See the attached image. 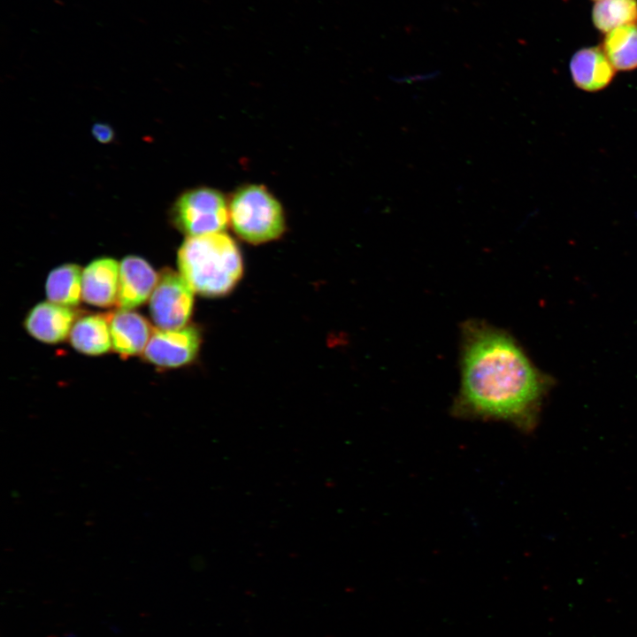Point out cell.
<instances>
[{
    "label": "cell",
    "mask_w": 637,
    "mask_h": 637,
    "mask_svg": "<svg viewBox=\"0 0 637 637\" xmlns=\"http://www.w3.org/2000/svg\"><path fill=\"white\" fill-rule=\"evenodd\" d=\"M460 330V385L452 415L503 421L522 432L533 431L551 379L505 330L473 318L464 321Z\"/></svg>",
    "instance_id": "obj_1"
},
{
    "label": "cell",
    "mask_w": 637,
    "mask_h": 637,
    "mask_svg": "<svg viewBox=\"0 0 637 637\" xmlns=\"http://www.w3.org/2000/svg\"><path fill=\"white\" fill-rule=\"evenodd\" d=\"M177 259L180 274L194 292L205 296L227 294L242 272L238 246L224 232L188 236Z\"/></svg>",
    "instance_id": "obj_2"
},
{
    "label": "cell",
    "mask_w": 637,
    "mask_h": 637,
    "mask_svg": "<svg viewBox=\"0 0 637 637\" xmlns=\"http://www.w3.org/2000/svg\"><path fill=\"white\" fill-rule=\"evenodd\" d=\"M229 223L242 240L258 244L278 239L285 230L280 203L257 184L239 188L228 201Z\"/></svg>",
    "instance_id": "obj_3"
},
{
    "label": "cell",
    "mask_w": 637,
    "mask_h": 637,
    "mask_svg": "<svg viewBox=\"0 0 637 637\" xmlns=\"http://www.w3.org/2000/svg\"><path fill=\"white\" fill-rule=\"evenodd\" d=\"M171 218L176 227L188 236L224 232L229 222L228 201L217 189L192 188L177 198Z\"/></svg>",
    "instance_id": "obj_4"
},
{
    "label": "cell",
    "mask_w": 637,
    "mask_h": 637,
    "mask_svg": "<svg viewBox=\"0 0 637 637\" xmlns=\"http://www.w3.org/2000/svg\"><path fill=\"white\" fill-rule=\"evenodd\" d=\"M150 312L157 328L184 327L192 313L194 290L181 274L164 270L150 297Z\"/></svg>",
    "instance_id": "obj_5"
},
{
    "label": "cell",
    "mask_w": 637,
    "mask_h": 637,
    "mask_svg": "<svg viewBox=\"0 0 637 637\" xmlns=\"http://www.w3.org/2000/svg\"><path fill=\"white\" fill-rule=\"evenodd\" d=\"M200 342V333L195 326L173 330L157 327L152 331L143 356L149 362L160 367H180L196 357Z\"/></svg>",
    "instance_id": "obj_6"
},
{
    "label": "cell",
    "mask_w": 637,
    "mask_h": 637,
    "mask_svg": "<svg viewBox=\"0 0 637 637\" xmlns=\"http://www.w3.org/2000/svg\"><path fill=\"white\" fill-rule=\"evenodd\" d=\"M158 280L151 265L138 256H127L119 265L117 305L132 310L150 297Z\"/></svg>",
    "instance_id": "obj_7"
},
{
    "label": "cell",
    "mask_w": 637,
    "mask_h": 637,
    "mask_svg": "<svg viewBox=\"0 0 637 637\" xmlns=\"http://www.w3.org/2000/svg\"><path fill=\"white\" fill-rule=\"evenodd\" d=\"M76 314L70 307L50 301L36 304L25 319L28 334L46 343L65 341L75 322Z\"/></svg>",
    "instance_id": "obj_8"
},
{
    "label": "cell",
    "mask_w": 637,
    "mask_h": 637,
    "mask_svg": "<svg viewBox=\"0 0 637 637\" xmlns=\"http://www.w3.org/2000/svg\"><path fill=\"white\" fill-rule=\"evenodd\" d=\"M569 67L574 85L587 92L600 91L608 87L616 71L599 46L577 50L571 58Z\"/></svg>",
    "instance_id": "obj_9"
},
{
    "label": "cell",
    "mask_w": 637,
    "mask_h": 637,
    "mask_svg": "<svg viewBox=\"0 0 637 637\" xmlns=\"http://www.w3.org/2000/svg\"><path fill=\"white\" fill-rule=\"evenodd\" d=\"M119 266L111 257L97 258L82 272V299L88 304L109 307L117 303Z\"/></svg>",
    "instance_id": "obj_10"
},
{
    "label": "cell",
    "mask_w": 637,
    "mask_h": 637,
    "mask_svg": "<svg viewBox=\"0 0 637 637\" xmlns=\"http://www.w3.org/2000/svg\"><path fill=\"white\" fill-rule=\"evenodd\" d=\"M108 316L111 343L117 353L127 357L144 351L153 331L144 317L125 309Z\"/></svg>",
    "instance_id": "obj_11"
},
{
    "label": "cell",
    "mask_w": 637,
    "mask_h": 637,
    "mask_svg": "<svg viewBox=\"0 0 637 637\" xmlns=\"http://www.w3.org/2000/svg\"><path fill=\"white\" fill-rule=\"evenodd\" d=\"M70 343L81 353L91 356L108 352L112 345L109 316L93 314L77 319L70 332Z\"/></svg>",
    "instance_id": "obj_12"
},
{
    "label": "cell",
    "mask_w": 637,
    "mask_h": 637,
    "mask_svg": "<svg viewBox=\"0 0 637 637\" xmlns=\"http://www.w3.org/2000/svg\"><path fill=\"white\" fill-rule=\"evenodd\" d=\"M50 302L63 306H76L82 299V272L74 264H65L53 269L45 284Z\"/></svg>",
    "instance_id": "obj_13"
},
{
    "label": "cell",
    "mask_w": 637,
    "mask_h": 637,
    "mask_svg": "<svg viewBox=\"0 0 637 637\" xmlns=\"http://www.w3.org/2000/svg\"><path fill=\"white\" fill-rule=\"evenodd\" d=\"M601 47L615 70L637 68L636 25L622 26L608 32Z\"/></svg>",
    "instance_id": "obj_14"
},
{
    "label": "cell",
    "mask_w": 637,
    "mask_h": 637,
    "mask_svg": "<svg viewBox=\"0 0 637 637\" xmlns=\"http://www.w3.org/2000/svg\"><path fill=\"white\" fill-rule=\"evenodd\" d=\"M591 16L595 27L605 34L622 26H637V0L597 1Z\"/></svg>",
    "instance_id": "obj_15"
},
{
    "label": "cell",
    "mask_w": 637,
    "mask_h": 637,
    "mask_svg": "<svg viewBox=\"0 0 637 637\" xmlns=\"http://www.w3.org/2000/svg\"><path fill=\"white\" fill-rule=\"evenodd\" d=\"M92 134L96 141L102 143H108L113 140V129L104 123H96L92 127Z\"/></svg>",
    "instance_id": "obj_16"
},
{
    "label": "cell",
    "mask_w": 637,
    "mask_h": 637,
    "mask_svg": "<svg viewBox=\"0 0 637 637\" xmlns=\"http://www.w3.org/2000/svg\"><path fill=\"white\" fill-rule=\"evenodd\" d=\"M593 1H595V2H597V1H600V0H593Z\"/></svg>",
    "instance_id": "obj_17"
}]
</instances>
